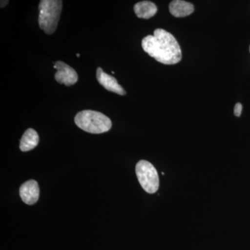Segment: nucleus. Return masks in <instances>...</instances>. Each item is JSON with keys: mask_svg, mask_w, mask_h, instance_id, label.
<instances>
[{"mask_svg": "<svg viewBox=\"0 0 250 250\" xmlns=\"http://www.w3.org/2000/svg\"><path fill=\"white\" fill-rule=\"evenodd\" d=\"M77 57H80V54H77Z\"/></svg>", "mask_w": 250, "mask_h": 250, "instance_id": "nucleus-13", "label": "nucleus"}, {"mask_svg": "<svg viewBox=\"0 0 250 250\" xmlns=\"http://www.w3.org/2000/svg\"><path fill=\"white\" fill-rule=\"evenodd\" d=\"M19 192L24 203L28 205H33L39 200L40 188L36 181L29 180L21 186Z\"/></svg>", "mask_w": 250, "mask_h": 250, "instance_id": "nucleus-6", "label": "nucleus"}, {"mask_svg": "<svg viewBox=\"0 0 250 250\" xmlns=\"http://www.w3.org/2000/svg\"><path fill=\"white\" fill-rule=\"evenodd\" d=\"M9 1H7V0H6V1H4V0H1V8H4L5 6H6V5L9 4Z\"/></svg>", "mask_w": 250, "mask_h": 250, "instance_id": "nucleus-12", "label": "nucleus"}, {"mask_svg": "<svg viewBox=\"0 0 250 250\" xmlns=\"http://www.w3.org/2000/svg\"><path fill=\"white\" fill-rule=\"evenodd\" d=\"M62 1L61 0H42L39 4V27L45 34H54L58 26Z\"/></svg>", "mask_w": 250, "mask_h": 250, "instance_id": "nucleus-3", "label": "nucleus"}, {"mask_svg": "<svg viewBox=\"0 0 250 250\" xmlns=\"http://www.w3.org/2000/svg\"></svg>", "mask_w": 250, "mask_h": 250, "instance_id": "nucleus-14", "label": "nucleus"}, {"mask_svg": "<svg viewBox=\"0 0 250 250\" xmlns=\"http://www.w3.org/2000/svg\"><path fill=\"white\" fill-rule=\"evenodd\" d=\"M134 12L137 17L142 19H149L155 16L157 7L154 3L149 1H142L135 4Z\"/></svg>", "mask_w": 250, "mask_h": 250, "instance_id": "nucleus-9", "label": "nucleus"}, {"mask_svg": "<svg viewBox=\"0 0 250 250\" xmlns=\"http://www.w3.org/2000/svg\"><path fill=\"white\" fill-rule=\"evenodd\" d=\"M169 11L174 17H186L193 13L194 6L187 1L174 0L169 5Z\"/></svg>", "mask_w": 250, "mask_h": 250, "instance_id": "nucleus-8", "label": "nucleus"}, {"mask_svg": "<svg viewBox=\"0 0 250 250\" xmlns=\"http://www.w3.org/2000/svg\"><path fill=\"white\" fill-rule=\"evenodd\" d=\"M142 47L151 57L165 65H174L182 60L178 42L164 29H156L154 35L146 36L142 40Z\"/></svg>", "mask_w": 250, "mask_h": 250, "instance_id": "nucleus-1", "label": "nucleus"}, {"mask_svg": "<svg viewBox=\"0 0 250 250\" xmlns=\"http://www.w3.org/2000/svg\"><path fill=\"white\" fill-rule=\"evenodd\" d=\"M78 127L90 134H103L111 129L112 123L107 116L100 112L84 110L79 112L75 118Z\"/></svg>", "mask_w": 250, "mask_h": 250, "instance_id": "nucleus-2", "label": "nucleus"}, {"mask_svg": "<svg viewBox=\"0 0 250 250\" xmlns=\"http://www.w3.org/2000/svg\"><path fill=\"white\" fill-rule=\"evenodd\" d=\"M136 173L141 187L148 193H154L159 190V175L151 163L145 160L140 161L136 164Z\"/></svg>", "mask_w": 250, "mask_h": 250, "instance_id": "nucleus-4", "label": "nucleus"}, {"mask_svg": "<svg viewBox=\"0 0 250 250\" xmlns=\"http://www.w3.org/2000/svg\"><path fill=\"white\" fill-rule=\"evenodd\" d=\"M54 67L57 70L54 78L58 83L66 86H70L77 83L78 81V75L75 70L70 65L59 61L54 63Z\"/></svg>", "mask_w": 250, "mask_h": 250, "instance_id": "nucleus-5", "label": "nucleus"}, {"mask_svg": "<svg viewBox=\"0 0 250 250\" xmlns=\"http://www.w3.org/2000/svg\"><path fill=\"white\" fill-rule=\"evenodd\" d=\"M96 77L99 83L108 91L121 95H126V91L118 83L116 79L104 72L101 67L97 69Z\"/></svg>", "mask_w": 250, "mask_h": 250, "instance_id": "nucleus-7", "label": "nucleus"}, {"mask_svg": "<svg viewBox=\"0 0 250 250\" xmlns=\"http://www.w3.org/2000/svg\"><path fill=\"white\" fill-rule=\"evenodd\" d=\"M242 111H243V105L241 103H237L235 105L234 114L237 117L241 116Z\"/></svg>", "mask_w": 250, "mask_h": 250, "instance_id": "nucleus-11", "label": "nucleus"}, {"mask_svg": "<svg viewBox=\"0 0 250 250\" xmlns=\"http://www.w3.org/2000/svg\"><path fill=\"white\" fill-rule=\"evenodd\" d=\"M39 143V136L35 130L28 129L23 134L20 143V149L22 152L32 150Z\"/></svg>", "mask_w": 250, "mask_h": 250, "instance_id": "nucleus-10", "label": "nucleus"}]
</instances>
